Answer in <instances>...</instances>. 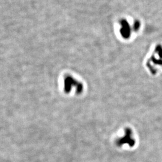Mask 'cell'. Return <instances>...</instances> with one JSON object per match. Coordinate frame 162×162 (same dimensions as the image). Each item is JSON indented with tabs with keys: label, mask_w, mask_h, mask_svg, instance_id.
Instances as JSON below:
<instances>
[{
	"label": "cell",
	"mask_w": 162,
	"mask_h": 162,
	"mask_svg": "<svg viewBox=\"0 0 162 162\" xmlns=\"http://www.w3.org/2000/svg\"><path fill=\"white\" fill-rule=\"evenodd\" d=\"M137 142L136 132L130 126H125L119 130L112 139L114 146L118 149L123 150L135 149L137 145Z\"/></svg>",
	"instance_id": "6da1fadb"
}]
</instances>
